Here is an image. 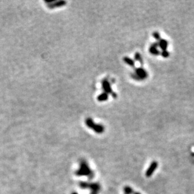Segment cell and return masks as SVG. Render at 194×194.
Returning a JSON list of instances; mask_svg holds the SVG:
<instances>
[{
	"label": "cell",
	"mask_w": 194,
	"mask_h": 194,
	"mask_svg": "<svg viewBox=\"0 0 194 194\" xmlns=\"http://www.w3.org/2000/svg\"><path fill=\"white\" fill-rule=\"evenodd\" d=\"M153 37L157 40H159L161 39V36H160V34L158 33V32L157 31H155L153 33Z\"/></svg>",
	"instance_id": "cell-10"
},
{
	"label": "cell",
	"mask_w": 194,
	"mask_h": 194,
	"mask_svg": "<svg viewBox=\"0 0 194 194\" xmlns=\"http://www.w3.org/2000/svg\"><path fill=\"white\" fill-rule=\"evenodd\" d=\"M102 87L104 90V92L108 94H112L113 93V89L111 86L110 82H109L108 80H104L102 82Z\"/></svg>",
	"instance_id": "cell-3"
},
{
	"label": "cell",
	"mask_w": 194,
	"mask_h": 194,
	"mask_svg": "<svg viewBox=\"0 0 194 194\" xmlns=\"http://www.w3.org/2000/svg\"><path fill=\"white\" fill-rule=\"evenodd\" d=\"M111 94H112V97H113V98H117V94H116V92H113V93Z\"/></svg>",
	"instance_id": "cell-12"
},
{
	"label": "cell",
	"mask_w": 194,
	"mask_h": 194,
	"mask_svg": "<svg viewBox=\"0 0 194 194\" xmlns=\"http://www.w3.org/2000/svg\"><path fill=\"white\" fill-rule=\"evenodd\" d=\"M160 54L161 55V56H162V57H164V58H167V57H169V55H170L169 52L168 51H167V50H165V51H162V52H161Z\"/></svg>",
	"instance_id": "cell-11"
},
{
	"label": "cell",
	"mask_w": 194,
	"mask_h": 194,
	"mask_svg": "<svg viewBox=\"0 0 194 194\" xmlns=\"http://www.w3.org/2000/svg\"><path fill=\"white\" fill-rule=\"evenodd\" d=\"M158 43V47H159V48L162 50V51L167 50L168 45H169V43L167 41V40L161 39Z\"/></svg>",
	"instance_id": "cell-6"
},
{
	"label": "cell",
	"mask_w": 194,
	"mask_h": 194,
	"mask_svg": "<svg viewBox=\"0 0 194 194\" xmlns=\"http://www.w3.org/2000/svg\"><path fill=\"white\" fill-rule=\"evenodd\" d=\"M123 60H124V62L126 63H127V64L128 65V66H129L132 67H135V61H134L133 59H132L131 58L127 57H125L123 58Z\"/></svg>",
	"instance_id": "cell-7"
},
{
	"label": "cell",
	"mask_w": 194,
	"mask_h": 194,
	"mask_svg": "<svg viewBox=\"0 0 194 194\" xmlns=\"http://www.w3.org/2000/svg\"><path fill=\"white\" fill-rule=\"evenodd\" d=\"M135 59L136 61L139 62L141 65L143 64V58H142V57H141V54H140V53L136 52V53H135Z\"/></svg>",
	"instance_id": "cell-9"
},
{
	"label": "cell",
	"mask_w": 194,
	"mask_h": 194,
	"mask_svg": "<svg viewBox=\"0 0 194 194\" xmlns=\"http://www.w3.org/2000/svg\"><path fill=\"white\" fill-rule=\"evenodd\" d=\"M109 95L106 92H103L102 94H101L99 95H98V100L100 102H103V101H106L108 99Z\"/></svg>",
	"instance_id": "cell-8"
},
{
	"label": "cell",
	"mask_w": 194,
	"mask_h": 194,
	"mask_svg": "<svg viewBox=\"0 0 194 194\" xmlns=\"http://www.w3.org/2000/svg\"><path fill=\"white\" fill-rule=\"evenodd\" d=\"M157 166H158V164L156 162V161H154V162H153L151 165L150 166L149 169L147 170V172L146 173V175L149 177H151V175L153 173V172H155V170L157 168Z\"/></svg>",
	"instance_id": "cell-5"
},
{
	"label": "cell",
	"mask_w": 194,
	"mask_h": 194,
	"mask_svg": "<svg viewBox=\"0 0 194 194\" xmlns=\"http://www.w3.org/2000/svg\"><path fill=\"white\" fill-rule=\"evenodd\" d=\"M135 71V74L138 76V77L139 78L140 81L146 79L148 77V74L147 72L145 71V69H144L142 67L136 68Z\"/></svg>",
	"instance_id": "cell-2"
},
{
	"label": "cell",
	"mask_w": 194,
	"mask_h": 194,
	"mask_svg": "<svg viewBox=\"0 0 194 194\" xmlns=\"http://www.w3.org/2000/svg\"><path fill=\"white\" fill-rule=\"evenodd\" d=\"M158 47V42H156V43H154L153 44L151 47H150L149 48V52L152 54V55H159L161 52L157 49V47Z\"/></svg>",
	"instance_id": "cell-4"
},
{
	"label": "cell",
	"mask_w": 194,
	"mask_h": 194,
	"mask_svg": "<svg viewBox=\"0 0 194 194\" xmlns=\"http://www.w3.org/2000/svg\"><path fill=\"white\" fill-rule=\"evenodd\" d=\"M85 122L88 127L92 129L97 133H103L104 131V127L102 124L94 123L91 118H87Z\"/></svg>",
	"instance_id": "cell-1"
}]
</instances>
